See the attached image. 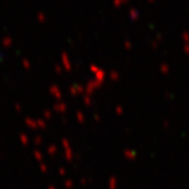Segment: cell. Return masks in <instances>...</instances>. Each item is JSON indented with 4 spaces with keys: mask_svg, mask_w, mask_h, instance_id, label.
<instances>
[]
</instances>
